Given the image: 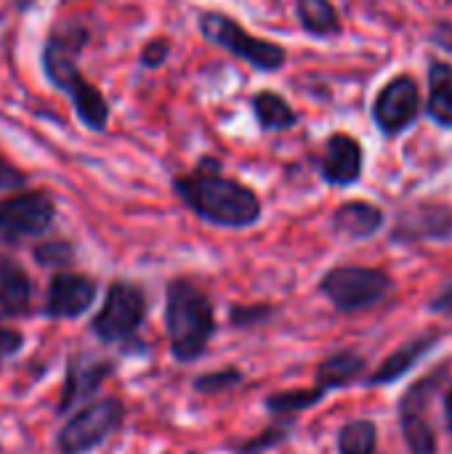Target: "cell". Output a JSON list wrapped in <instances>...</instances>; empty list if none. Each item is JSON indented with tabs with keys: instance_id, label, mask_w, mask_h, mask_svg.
Listing matches in <instances>:
<instances>
[{
	"instance_id": "e0dca14e",
	"label": "cell",
	"mask_w": 452,
	"mask_h": 454,
	"mask_svg": "<svg viewBox=\"0 0 452 454\" xmlns=\"http://www.w3.org/2000/svg\"><path fill=\"white\" fill-rule=\"evenodd\" d=\"M400 426L410 454H437V436L426 420V407L400 404Z\"/></svg>"
},
{
	"instance_id": "83f0119b",
	"label": "cell",
	"mask_w": 452,
	"mask_h": 454,
	"mask_svg": "<svg viewBox=\"0 0 452 454\" xmlns=\"http://www.w3.org/2000/svg\"><path fill=\"white\" fill-rule=\"evenodd\" d=\"M264 317H269V309L266 306H250V309H234L232 311V322L240 325V327H248L253 322H261Z\"/></svg>"
},
{
	"instance_id": "277c9868",
	"label": "cell",
	"mask_w": 452,
	"mask_h": 454,
	"mask_svg": "<svg viewBox=\"0 0 452 454\" xmlns=\"http://www.w3.org/2000/svg\"><path fill=\"white\" fill-rule=\"evenodd\" d=\"M394 282L381 269H365V266H338L322 277L320 290L338 311H362L376 303H381L392 293Z\"/></svg>"
},
{
	"instance_id": "9a60e30c",
	"label": "cell",
	"mask_w": 452,
	"mask_h": 454,
	"mask_svg": "<svg viewBox=\"0 0 452 454\" xmlns=\"http://www.w3.org/2000/svg\"><path fill=\"white\" fill-rule=\"evenodd\" d=\"M333 226L338 234H346L354 239L373 237L384 226V213L370 202H346L336 210Z\"/></svg>"
},
{
	"instance_id": "6da1fadb",
	"label": "cell",
	"mask_w": 452,
	"mask_h": 454,
	"mask_svg": "<svg viewBox=\"0 0 452 454\" xmlns=\"http://www.w3.org/2000/svg\"><path fill=\"white\" fill-rule=\"evenodd\" d=\"M173 189L192 213L216 226L245 229L261 215V202L253 189L224 178L218 170H197L186 178H176Z\"/></svg>"
},
{
	"instance_id": "d4e9b609",
	"label": "cell",
	"mask_w": 452,
	"mask_h": 454,
	"mask_svg": "<svg viewBox=\"0 0 452 454\" xmlns=\"http://www.w3.org/2000/svg\"><path fill=\"white\" fill-rule=\"evenodd\" d=\"M35 258L43 266H67L72 261V247L64 242H48V245H40L35 250Z\"/></svg>"
},
{
	"instance_id": "5bb4252c",
	"label": "cell",
	"mask_w": 452,
	"mask_h": 454,
	"mask_svg": "<svg viewBox=\"0 0 452 454\" xmlns=\"http://www.w3.org/2000/svg\"><path fill=\"white\" fill-rule=\"evenodd\" d=\"M29 298H32V285L27 271L16 261L0 255V314L5 317L21 314L29 306Z\"/></svg>"
},
{
	"instance_id": "7a4b0ae2",
	"label": "cell",
	"mask_w": 452,
	"mask_h": 454,
	"mask_svg": "<svg viewBox=\"0 0 452 454\" xmlns=\"http://www.w3.org/2000/svg\"><path fill=\"white\" fill-rule=\"evenodd\" d=\"M165 330L170 340V354L178 362L200 359L216 333L213 303L189 279H176L168 285Z\"/></svg>"
},
{
	"instance_id": "8992f818",
	"label": "cell",
	"mask_w": 452,
	"mask_h": 454,
	"mask_svg": "<svg viewBox=\"0 0 452 454\" xmlns=\"http://www.w3.org/2000/svg\"><path fill=\"white\" fill-rule=\"evenodd\" d=\"M147 317V298L136 285L115 282L104 298L101 311L93 317L91 330L104 343H125L131 340Z\"/></svg>"
},
{
	"instance_id": "ffe728a7",
	"label": "cell",
	"mask_w": 452,
	"mask_h": 454,
	"mask_svg": "<svg viewBox=\"0 0 452 454\" xmlns=\"http://www.w3.org/2000/svg\"><path fill=\"white\" fill-rule=\"evenodd\" d=\"M301 27L312 35H336L341 29L338 13L330 0H298Z\"/></svg>"
},
{
	"instance_id": "ac0fdd59",
	"label": "cell",
	"mask_w": 452,
	"mask_h": 454,
	"mask_svg": "<svg viewBox=\"0 0 452 454\" xmlns=\"http://www.w3.org/2000/svg\"><path fill=\"white\" fill-rule=\"evenodd\" d=\"M362 372H365V359L360 354L341 351V354H333L330 359H325L320 364L317 383L325 386L328 391H333V388H341V386L354 383Z\"/></svg>"
},
{
	"instance_id": "7402d4cb",
	"label": "cell",
	"mask_w": 452,
	"mask_h": 454,
	"mask_svg": "<svg viewBox=\"0 0 452 454\" xmlns=\"http://www.w3.org/2000/svg\"><path fill=\"white\" fill-rule=\"evenodd\" d=\"M378 434L370 420H352L338 431V452L341 454H376Z\"/></svg>"
},
{
	"instance_id": "f546056e",
	"label": "cell",
	"mask_w": 452,
	"mask_h": 454,
	"mask_svg": "<svg viewBox=\"0 0 452 454\" xmlns=\"http://www.w3.org/2000/svg\"><path fill=\"white\" fill-rule=\"evenodd\" d=\"M429 311H434V314H452V285L442 287V290L432 298Z\"/></svg>"
},
{
	"instance_id": "ba28073f",
	"label": "cell",
	"mask_w": 452,
	"mask_h": 454,
	"mask_svg": "<svg viewBox=\"0 0 452 454\" xmlns=\"http://www.w3.org/2000/svg\"><path fill=\"white\" fill-rule=\"evenodd\" d=\"M56 215V205L45 192H24L0 202V237L21 242L40 237Z\"/></svg>"
},
{
	"instance_id": "1f68e13d",
	"label": "cell",
	"mask_w": 452,
	"mask_h": 454,
	"mask_svg": "<svg viewBox=\"0 0 452 454\" xmlns=\"http://www.w3.org/2000/svg\"><path fill=\"white\" fill-rule=\"evenodd\" d=\"M442 45H445V48H452V29H450V27L445 29V37H442Z\"/></svg>"
},
{
	"instance_id": "f1b7e54d",
	"label": "cell",
	"mask_w": 452,
	"mask_h": 454,
	"mask_svg": "<svg viewBox=\"0 0 452 454\" xmlns=\"http://www.w3.org/2000/svg\"><path fill=\"white\" fill-rule=\"evenodd\" d=\"M19 184H24V173H19L13 165L0 160V189H13Z\"/></svg>"
},
{
	"instance_id": "cb8c5ba5",
	"label": "cell",
	"mask_w": 452,
	"mask_h": 454,
	"mask_svg": "<svg viewBox=\"0 0 452 454\" xmlns=\"http://www.w3.org/2000/svg\"><path fill=\"white\" fill-rule=\"evenodd\" d=\"M240 370H221V372H208L202 378L194 380V388L200 394H224L226 388L237 386L240 383Z\"/></svg>"
},
{
	"instance_id": "5b68a950",
	"label": "cell",
	"mask_w": 452,
	"mask_h": 454,
	"mask_svg": "<svg viewBox=\"0 0 452 454\" xmlns=\"http://www.w3.org/2000/svg\"><path fill=\"white\" fill-rule=\"evenodd\" d=\"M125 418V407L117 399H101L80 410L67 420V426L59 431V452L61 454H85L104 444Z\"/></svg>"
},
{
	"instance_id": "2e32d148",
	"label": "cell",
	"mask_w": 452,
	"mask_h": 454,
	"mask_svg": "<svg viewBox=\"0 0 452 454\" xmlns=\"http://www.w3.org/2000/svg\"><path fill=\"white\" fill-rule=\"evenodd\" d=\"M429 117L452 128V67L434 61L429 67Z\"/></svg>"
},
{
	"instance_id": "8fae6325",
	"label": "cell",
	"mask_w": 452,
	"mask_h": 454,
	"mask_svg": "<svg viewBox=\"0 0 452 454\" xmlns=\"http://www.w3.org/2000/svg\"><path fill=\"white\" fill-rule=\"evenodd\" d=\"M362 173V149L360 144L346 136V133H336L328 144H325V154H322V178L333 186H349L360 178Z\"/></svg>"
},
{
	"instance_id": "30bf717a",
	"label": "cell",
	"mask_w": 452,
	"mask_h": 454,
	"mask_svg": "<svg viewBox=\"0 0 452 454\" xmlns=\"http://www.w3.org/2000/svg\"><path fill=\"white\" fill-rule=\"evenodd\" d=\"M96 301V282L83 274L61 271L48 285L45 314L51 319H75L85 314Z\"/></svg>"
},
{
	"instance_id": "44dd1931",
	"label": "cell",
	"mask_w": 452,
	"mask_h": 454,
	"mask_svg": "<svg viewBox=\"0 0 452 454\" xmlns=\"http://www.w3.org/2000/svg\"><path fill=\"white\" fill-rule=\"evenodd\" d=\"M253 112L266 130H285V128L296 125V120H298L296 112L288 106V101L269 90H264L253 98Z\"/></svg>"
},
{
	"instance_id": "4316f807",
	"label": "cell",
	"mask_w": 452,
	"mask_h": 454,
	"mask_svg": "<svg viewBox=\"0 0 452 454\" xmlns=\"http://www.w3.org/2000/svg\"><path fill=\"white\" fill-rule=\"evenodd\" d=\"M165 56H168V43L165 40H152L141 51V64L144 67H160L165 61Z\"/></svg>"
},
{
	"instance_id": "52a82bcc",
	"label": "cell",
	"mask_w": 452,
	"mask_h": 454,
	"mask_svg": "<svg viewBox=\"0 0 452 454\" xmlns=\"http://www.w3.org/2000/svg\"><path fill=\"white\" fill-rule=\"evenodd\" d=\"M200 27L210 43L232 51L234 56L245 59L256 69L272 72V69H280L285 61V51L280 45H274L272 40H261V37L248 35L237 21H232L224 13H205Z\"/></svg>"
},
{
	"instance_id": "484cf974",
	"label": "cell",
	"mask_w": 452,
	"mask_h": 454,
	"mask_svg": "<svg viewBox=\"0 0 452 454\" xmlns=\"http://www.w3.org/2000/svg\"><path fill=\"white\" fill-rule=\"evenodd\" d=\"M24 346V335L8 327H0V362L19 354V348Z\"/></svg>"
},
{
	"instance_id": "7c38bea8",
	"label": "cell",
	"mask_w": 452,
	"mask_h": 454,
	"mask_svg": "<svg viewBox=\"0 0 452 454\" xmlns=\"http://www.w3.org/2000/svg\"><path fill=\"white\" fill-rule=\"evenodd\" d=\"M109 372H112L109 362H72L61 391L59 412H69L75 404L85 402L109 378Z\"/></svg>"
},
{
	"instance_id": "3957f363",
	"label": "cell",
	"mask_w": 452,
	"mask_h": 454,
	"mask_svg": "<svg viewBox=\"0 0 452 454\" xmlns=\"http://www.w3.org/2000/svg\"><path fill=\"white\" fill-rule=\"evenodd\" d=\"M77 48H80V43H75V40H64L61 35L51 37L45 51H43V69H45L48 80L72 98L77 117L88 128L101 130L107 125L109 106H107V98L75 67V51Z\"/></svg>"
},
{
	"instance_id": "9c48e42d",
	"label": "cell",
	"mask_w": 452,
	"mask_h": 454,
	"mask_svg": "<svg viewBox=\"0 0 452 454\" xmlns=\"http://www.w3.org/2000/svg\"><path fill=\"white\" fill-rule=\"evenodd\" d=\"M418 106H421V93H418L416 80L394 77L378 93V98L373 104V117L386 136H397L416 120Z\"/></svg>"
},
{
	"instance_id": "d6986e66",
	"label": "cell",
	"mask_w": 452,
	"mask_h": 454,
	"mask_svg": "<svg viewBox=\"0 0 452 454\" xmlns=\"http://www.w3.org/2000/svg\"><path fill=\"white\" fill-rule=\"evenodd\" d=\"M330 391L320 383H314V388H306V391H282V394H274L266 399V410L277 418V420H293L298 412L320 404Z\"/></svg>"
},
{
	"instance_id": "4dcf8cb0",
	"label": "cell",
	"mask_w": 452,
	"mask_h": 454,
	"mask_svg": "<svg viewBox=\"0 0 452 454\" xmlns=\"http://www.w3.org/2000/svg\"><path fill=\"white\" fill-rule=\"evenodd\" d=\"M445 423L452 434V386H448V391H445Z\"/></svg>"
},
{
	"instance_id": "603a6c76",
	"label": "cell",
	"mask_w": 452,
	"mask_h": 454,
	"mask_svg": "<svg viewBox=\"0 0 452 454\" xmlns=\"http://www.w3.org/2000/svg\"><path fill=\"white\" fill-rule=\"evenodd\" d=\"M290 426H293V420H277V423H274L272 428H266L261 436L250 439L248 444H240V452L258 454V452H264V450H269V447H277L280 442H285V439H288Z\"/></svg>"
},
{
	"instance_id": "4fadbf2b",
	"label": "cell",
	"mask_w": 452,
	"mask_h": 454,
	"mask_svg": "<svg viewBox=\"0 0 452 454\" xmlns=\"http://www.w3.org/2000/svg\"><path fill=\"white\" fill-rule=\"evenodd\" d=\"M437 335H424V338H416L410 343H405L400 351H394L370 378H368V386H389V383H397L400 378H405L434 346H437Z\"/></svg>"
}]
</instances>
